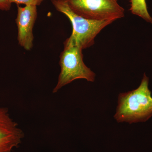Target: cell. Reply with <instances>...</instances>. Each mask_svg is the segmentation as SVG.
Returning a JSON list of instances; mask_svg holds the SVG:
<instances>
[{"mask_svg":"<svg viewBox=\"0 0 152 152\" xmlns=\"http://www.w3.org/2000/svg\"><path fill=\"white\" fill-rule=\"evenodd\" d=\"M148 84V77L145 74L137 88L119 95L114 115L118 122H144L152 116V97Z\"/></svg>","mask_w":152,"mask_h":152,"instance_id":"obj_1","label":"cell"},{"mask_svg":"<svg viewBox=\"0 0 152 152\" xmlns=\"http://www.w3.org/2000/svg\"><path fill=\"white\" fill-rule=\"evenodd\" d=\"M57 11L65 15L72 26V34L65 41L64 46H76L82 50L88 48L95 43V39L101 31L114 20H91L80 16L71 10L60 0H51Z\"/></svg>","mask_w":152,"mask_h":152,"instance_id":"obj_2","label":"cell"},{"mask_svg":"<svg viewBox=\"0 0 152 152\" xmlns=\"http://www.w3.org/2000/svg\"><path fill=\"white\" fill-rule=\"evenodd\" d=\"M83 50L76 46H64L60 57L61 72L53 93L57 92L63 87L77 79L94 81L96 74L84 63Z\"/></svg>","mask_w":152,"mask_h":152,"instance_id":"obj_3","label":"cell"},{"mask_svg":"<svg viewBox=\"0 0 152 152\" xmlns=\"http://www.w3.org/2000/svg\"><path fill=\"white\" fill-rule=\"evenodd\" d=\"M74 13L91 20H116L125 16L119 0H60Z\"/></svg>","mask_w":152,"mask_h":152,"instance_id":"obj_4","label":"cell"},{"mask_svg":"<svg viewBox=\"0 0 152 152\" xmlns=\"http://www.w3.org/2000/svg\"><path fill=\"white\" fill-rule=\"evenodd\" d=\"M37 18V6L18 5L16 23L18 28V42L19 45L27 51L31 50L33 48V28Z\"/></svg>","mask_w":152,"mask_h":152,"instance_id":"obj_5","label":"cell"},{"mask_svg":"<svg viewBox=\"0 0 152 152\" xmlns=\"http://www.w3.org/2000/svg\"><path fill=\"white\" fill-rule=\"evenodd\" d=\"M24 137L23 131L10 116L8 109L0 107V152H12Z\"/></svg>","mask_w":152,"mask_h":152,"instance_id":"obj_6","label":"cell"},{"mask_svg":"<svg viewBox=\"0 0 152 152\" xmlns=\"http://www.w3.org/2000/svg\"><path fill=\"white\" fill-rule=\"evenodd\" d=\"M130 11L133 15L140 17L148 23L152 24V18L147 8L146 0H129Z\"/></svg>","mask_w":152,"mask_h":152,"instance_id":"obj_7","label":"cell"},{"mask_svg":"<svg viewBox=\"0 0 152 152\" xmlns=\"http://www.w3.org/2000/svg\"><path fill=\"white\" fill-rule=\"evenodd\" d=\"M11 3H15L18 5L24 4L26 5H33L37 7L41 4L44 0H10Z\"/></svg>","mask_w":152,"mask_h":152,"instance_id":"obj_8","label":"cell"},{"mask_svg":"<svg viewBox=\"0 0 152 152\" xmlns=\"http://www.w3.org/2000/svg\"><path fill=\"white\" fill-rule=\"evenodd\" d=\"M12 3L10 0H0V10L9 11L10 10Z\"/></svg>","mask_w":152,"mask_h":152,"instance_id":"obj_9","label":"cell"}]
</instances>
